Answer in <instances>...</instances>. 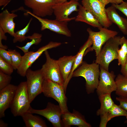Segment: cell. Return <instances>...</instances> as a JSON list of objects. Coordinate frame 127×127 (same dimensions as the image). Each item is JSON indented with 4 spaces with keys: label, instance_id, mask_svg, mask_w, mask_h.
Returning a JSON list of instances; mask_svg holds the SVG:
<instances>
[{
    "label": "cell",
    "instance_id": "60d3db41",
    "mask_svg": "<svg viewBox=\"0 0 127 127\" xmlns=\"http://www.w3.org/2000/svg\"><path fill=\"white\" fill-rule=\"evenodd\" d=\"M67 0H56V4L61 3L66 1Z\"/></svg>",
    "mask_w": 127,
    "mask_h": 127
},
{
    "label": "cell",
    "instance_id": "cb8c5ba5",
    "mask_svg": "<svg viewBox=\"0 0 127 127\" xmlns=\"http://www.w3.org/2000/svg\"><path fill=\"white\" fill-rule=\"evenodd\" d=\"M32 114L30 112L28 111L21 116L26 127H47L45 122L42 118Z\"/></svg>",
    "mask_w": 127,
    "mask_h": 127
},
{
    "label": "cell",
    "instance_id": "484cf974",
    "mask_svg": "<svg viewBox=\"0 0 127 127\" xmlns=\"http://www.w3.org/2000/svg\"><path fill=\"white\" fill-rule=\"evenodd\" d=\"M121 48L117 50L118 65L124 66L127 62V39L124 36L121 37Z\"/></svg>",
    "mask_w": 127,
    "mask_h": 127
},
{
    "label": "cell",
    "instance_id": "f1b7e54d",
    "mask_svg": "<svg viewBox=\"0 0 127 127\" xmlns=\"http://www.w3.org/2000/svg\"><path fill=\"white\" fill-rule=\"evenodd\" d=\"M8 51L11 56L12 65L14 70H17L21 63L22 56L16 50L9 49Z\"/></svg>",
    "mask_w": 127,
    "mask_h": 127
},
{
    "label": "cell",
    "instance_id": "6da1fadb",
    "mask_svg": "<svg viewBox=\"0 0 127 127\" xmlns=\"http://www.w3.org/2000/svg\"><path fill=\"white\" fill-rule=\"evenodd\" d=\"M99 67V65L95 62L88 64L83 61L79 67L73 72L72 77L81 76L84 78L86 81L87 93L89 94L93 93L98 85Z\"/></svg>",
    "mask_w": 127,
    "mask_h": 127
},
{
    "label": "cell",
    "instance_id": "44dd1931",
    "mask_svg": "<svg viewBox=\"0 0 127 127\" xmlns=\"http://www.w3.org/2000/svg\"><path fill=\"white\" fill-rule=\"evenodd\" d=\"M92 44V41L91 38L89 36L87 41L81 47L79 51L76 54V56L71 72L66 83L64 85V89L65 91L67 84L72 77L73 72L79 67L82 62L83 58V56H85V52L86 50L91 47Z\"/></svg>",
    "mask_w": 127,
    "mask_h": 127
},
{
    "label": "cell",
    "instance_id": "8992f818",
    "mask_svg": "<svg viewBox=\"0 0 127 127\" xmlns=\"http://www.w3.org/2000/svg\"><path fill=\"white\" fill-rule=\"evenodd\" d=\"M99 31L95 32L90 28L87 29L89 37L91 39L93 44L86 50L85 55L88 52L94 50L96 56L100 52L103 45L111 38L116 36L118 32L115 31L109 30L107 28L102 27L99 28Z\"/></svg>",
    "mask_w": 127,
    "mask_h": 127
},
{
    "label": "cell",
    "instance_id": "52a82bcc",
    "mask_svg": "<svg viewBox=\"0 0 127 127\" xmlns=\"http://www.w3.org/2000/svg\"><path fill=\"white\" fill-rule=\"evenodd\" d=\"M61 44L60 42L51 41L39 48L35 52L29 51L24 53L22 56L21 64L17 69L18 74L21 76H25L27 70L43 52L48 49L59 46Z\"/></svg>",
    "mask_w": 127,
    "mask_h": 127
},
{
    "label": "cell",
    "instance_id": "4fadbf2b",
    "mask_svg": "<svg viewBox=\"0 0 127 127\" xmlns=\"http://www.w3.org/2000/svg\"><path fill=\"white\" fill-rule=\"evenodd\" d=\"M79 4L78 1L75 0L56 4L53 8L55 19L59 21L67 22L75 20V17L71 18L69 16L73 12L78 11V7Z\"/></svg>",
    "mask_w": 127,
    "mask_h": 127
},
{
    "label": "cell",
    "instance_id": "30bf717a",
    "mask_svg": "<svg viewBox=\"0 0 127 127\" xmlns=\"http://www.w3.org/2000/svg\"><path fill=\"white\" fill-rule=\"evenodd\" d=\"M28 111L32 114H38L45 117L54 127H63L62 117L63 113L59 105L49 102L46 107L44 109H35L31 107Z\"/></svg>",
    "mask_w": 127,
    "mask_h": 127
},
{
    "label": "cell",
    "instance_id": "d590c367",
    "mask_svg": "<svg viewBox=\"0 0 127 127\" xmlns=\"http://www.w3.org/2000/svg\"><path fill=\"white\" fill-rule=\"evenodd\" d=\"M120 71L122 74L127 76V62L124 66H121Z\"/></svg>",
    "mask_w": 127,
    "mask_h": 127
},
{
    "label": "cell",
    "instance_id": "f35d334b",
    "mask_svg": "<svg viewBox=\"0 0 127 127\" xmlns=\"http://www.w3.org/2000/svg\"><path fill=\"white\" fill-rule=\"evenodd\" d=\"M8 126V124L4 122L2 119H0V127H7Z\"/></svg>",
    "mask_w": 127,
    "mask_h": 127
},
{
    "label": "cell",
    "instance_id": "b9f144b4",
    "mask_svg": "<svg viewBox=\"0 0 127 127\" xmlns=\"http://www.w3.org/2000/svg\"><path fill=\"white\" fill-rule=\"evenodd\" d=\"M124 123L127 124V119L125 121Z\"/></svg>",
    "mask_w": 127,
    "mask_h": 127
},
{
    "label": "cell",
    "instance_id": "ba28073f",
    "mask_svg": "<svg viewBox=\"0 0 127 127\" xmlns=\"http://www.w3.org/2000/svg\"><path fill=\"white\" fill-rule=\"evenodd\" d=\"M46 58L45 63L40 69L45 79H48L63 85L64 82L61 75L57 60L50 56L47 50L44 52Z\"/></svg>",
    "mask_w": 127,
    "mask_h": 127
},
{
    "label": "cell",
    "instance_id": "ffe728a7",
    "mask_svg": "<svg viewBox=\"0 0 127 127\" xmlns=\"http://www.w3.org/2000/svg\"><path fill=\"white\" fill-rule=\"evenodd\" d=\"M78 13L75 20L76 22L85 23L94 27L99 28L103 27L98 20L82 5L79 4Z\"/></svg>",
    "mask_w": 127,
    "mask_h": 127
},
{
    "label": "cell",
    "instance_id": "d6a6232c",
    "mask_svg": "<svg viewBox=\"0 0 127 127\" xmlns=\"http://www.w3.org/2000/svg\"><path fill=\"white\" fill-rule=\"evenodd\" d=\"M116 8L123 13L127 18V2L123 1L119 4H112Z\"/></svg>",
    "mask_w": 127,
    "mask_h": 127
},
{
    "label": "cell",
    "instance_id": "83f0119b",
    "mask_svg": "<svg viewBox=\"0 0 127 127\" xmlns=\"http://www.w3.org/2000/svg\"><path fill=\"white\" fill-rule=\"evenodd\" d=\"M32 18L30 20L28 24L23 29L17 31L15 32L13 36V40L14 43L17 42H22L27 39V36L25 35L29 31V27L32 20Z\"/></svg>",
    "mask_w": 127,
    "mask_h": 127
},
{
    "label": "cell",
    "instance_id": "e0dca14e",
    "mask_svg": "<svg viewBox=\"0 0 127 127\" xmlns=\"http://www.w3.org/2000/svg\"><path fill=\"white\" fill-rule=\"evenodd\" d=\"M17 16L16 14L10 13L7 9L0 13V27L5 33H8L13 37L15 32V23L14 19Z\"/></svg>",
    "mask_w": 127,
    "mask_h": 127
},
{
    "label": "cell",
    "instance_id": "5b68a950",
    "mask_svg": "<svg viewBox=\"0 0 127 127\" xmlns=\"http://www.w3.org/2000/svg\"><path fill=\"white\" fill-rule=\"evenodd\" d=\"M27 90L31 103L36 96L43 92L45 80L40 69L33 71L29 68L25 75Z\"/></svg>",
    "mask_w": 127,
    "mask_h": 127
},
{
    "label": "cell",
    "instance_id": "e575fe53",
    "mask_svg": "<svg viewBox=\"0 0 127 127\" xmlns=\"http://www.w3.org/2000/svg\"><path fill=\"white\" fill-rule=\"evenodd\" d=\"M6 33L0 27V48H1L5 49L8 48V47L6 45H3L2 42V40H6L7 39V36L5 35Z\"/></svg>",
    "mask_w": 127,
    "mask_h": 127
},
{
    "label": "cell",
    "instance_id": "7a4b0ae2",
    "mask_svg": "<svg viewBox=\"0 0 127 127\" xmlns=\"http://www.w3.org/2000/svg\"><path fill=\"white\" fill-rule=\"evenodd\" d=\"M121 38L116 36L109 39L96 56L95 62L106 70L108 71L109 65L111 62L118 59L117 50L119 48Z\"/></svg>",
    "mask_w": 127,
    "mask_h": 127
},
{
    "label": "cell",
    "instance_id": "ab89813d",
    "mask_svg": "<svg viewBox=\"0 0 127 127\" xmlns=\"http://www.w3.org/2000/svg\"><path fill=\"white\" fill-rule=\"evenodd\" d=\"M105 7L108 4L107 0H98Z\"/></svg>",
    "mask_w": 127,
    "mask_h": 127
},
{
    "label": "cell",
    "instance_id": "5bb4252c",
    "mask_svg": "<svg viewBox=\"0 0 127 127\" xmlns=\"http://www.w3.org/2000/svg\"><path fill=\"white\" fill-rule=\"evenodd\" d=\"M100 72L99 80L96 89L98 96L106 93H111L115 91L116 86L115 79V77L114 72H109L99 66Z\"/></svg>",
    "mask_w": 127,
    "mask_h": 127
},
{
    "label": "cell",
    "instance_id": "7402d4cb",
    "mask_svg": "<svg viewBox=\"0 0 127 127\" xmlns=\"http://www.w3.org/2000/svg\"><path fill=\"white\" fill-rule=\"evenodd\" d=\"M120 116H125L127 119V112L119 105L114 104L107 113L101 117L100 127H106L107 122L112 118Z\"/></svg>",
    "mask_w": 127,
    "mask_h": 127
},
{
    "label": "cell",
    "instance_id": "f546056e",
    "mask_svg": "<svg viewBox=\"0 0 127 127\" xmlns=\"http://www.w3.org/2000/svg\"><path fill=\"white\" fill-rule=\"evenodd\" d=\"M14 69L12 65L8 63L0 57V70L5 73L10 75Z\"/></svg>",
    "mask_w": 127,
    "mask_h": 127
},
{
    "label": "cell",
    "instance_id": "4dcf8cb0",
    "mask_svg": "<svg viewBox=\"0 0 127 127\" xmlns=\"http://www.w3.org/2000/svg\"><path fill=\"white\" fill-rule=\"evenodd\" d=\"M12 79L10 75L0 70V91L10 84Z\"/></svg>",
    "mask_w": 127,
    "mask_h": 127
},
{
    "label": "cell",
    "instance_id": "7c38bea8",
    "mask_svg": "<svg viewBox=\"0 0 127 127\" xmlns=\"http://www.w3.org/2000/svg\"><path fill=\"white\" fill-rule=\"evenodd\" d=\"M25 5L31 9L32 13L38 16L44 17L52 15L56 0H24Z\"/></svg>",
    "mask_w": 127,
    "mask_h": 127
},
{
    "label": "cell",
    "instance_id": "d4e9b609",
    "mask_svg": "<svg viewBox=\"0 0 127 127\" xmlns=\"http://www.w3.org/2000/svg\"><path fill=\"white\" fill-rule=\"evenodd\" d=\"M115 81L116 94L119 96L127 97V76L119 74L115 78Z\"/></svg>",
    "mask_w": 127,
    "mask_h": 127
},
{
    "label": "cell",
    "instance_id": "9a60e30c",
    "mask_svg": "<svg viewBox=\"0 0 127 127\" xmlns=\"http://www.w3.org/2000/svg\"><path fill=\"white\" fill-rule=\"evenodd\" d=\"M17 86L10 84L0 91V118L5 116V112L10 107L14 97Z\"/></svg>",
    "mask_w": 127,
    "mask_h": 127
},
{
    "label": "cell",
    "instance_id": "4316f807",
    "mask_svg": "<svg viewBox=\"0 0 127 127\" xmlns=\"http://www.w3.org/2000/svg\"><path fill=\"white\" fill-rule=\"evenodd\" d=\"M42 36V35L41 34L36 32L34 33L31 36H27V39L31 40L30 41L27 42L23 46H17L16 47L22 51L24 53H27L29 52V49L32 45H38L41 42Z\"/></svg>",
    "mask_w": 127,
    "mask_h": 127
},
{
    "label": "cell",
    "instance_id": "74e56055",
    "mask_svg": "<svg viewBox=\"0 0 127 127\" xmlns=\"http://www.w3.org/2000/svg\"><path fill=\"white\" fill-rule=\"evenodd\" d=\"M10 1V0H0V6H5Z\"/></svg>",
    "mask_w": 127,
    "mask_h": 127
},
{
    "label": "cell",
    "instance_id": "8d00e7d4",
    "mask_svg": "<svg viewBox=\"0 0 127 127\" xmlns=\"http://www.w3.org/2000/svg\"><path fill=\"white\" fill-rule=\"evenodd\" d=\"M107 0L108 3H110L115 4H119L124 1L123 0Z\"/></svg>",
    "mask_w": 127,
    "mask_h": 127
},
{
    "label": "cell",
    "instance_id": "1f68e13d",
    "mask_svg": "<svg viewBox=\"0 0 127 127\" xmlns=\"http://www.w3.org/2000/svg\"><path fill=\"white\" fill-rule=\"evenodd\" d=\"M0 57L5 61L12 65L11 57L8 51L0 48Z\"/></svg>",
    "mask_w": 127,
    "mask_h": 127
},
{
    "label": "cell",
    "instance_id": "277c9868",
    "mask_svg": "<svg viewBox=\"0 0 127 127\" xmlns=\"http://www.w3.org/2000/svg\"><path fill=\"white\" fill-rule=\"evenodd\" d=\"M42 92L45 96L53 98L58 102L63 114L69 111L67 106V98L63 85L45 79Z\"/></svg>",
    "mask_w": 127,
    "mask_h": 127
},
{
    "label": "cell",
    "instance_id": "3957f363",
    "mask_svg": "<svg viewBox=\"0 0 127 127\" xmlns=\"http://www.w3.org/2000/svg\"><path fill=\"white\" fill-rule=\"evenodd\" d=\"M26 81L21 82L17 86L15 94L10 108L15 117L21 116L31 107Z\"/></svg>",
    "mask_w": 127,
    "mask_h": 127
},
{
    "label": "cell",
    "instance_id": "2e32d148",
    "mask_svg": "<svg viewBox=\"0 0 127 127\" xmlns=\"http://www.w3.org/2000/svg\"><path fill=\"white\" fill-rule=\"evenodd\" d=\"M62 122V127H69L72 125L79 127H91L90 124L86 121L83 115L74 110L72 113L69 111L63 114Z\"/></svg>",
    "mask_w": 127,
    "mask_h": 127
},
{
    "label": "cell",
    "instance_id": "603a6c76",
    "mask_svg": "<svg viewBox=\"0 0 127 127\" xmlns=\"http://www.w3.org/2000/svg\"><path fill=\"white\" fill-rule=\"evenodd\" d=\"M111 93H106L99 96L101 106L100 108L97 111L96 114L103 116L110 110L114 104L111 96Z\"/></svg>",
    "mask_w": 127,
    "mask_h": 127
},
{
    "label": "cell",
    "instance_id": "d6986e66",
    "mask_svg": "<svg viewBox=\"0 0 127 127\" xmlns=\"http://www.w3.org/2000/svg\"><path fill=\"white\" fill-rule=\"evenodd\" d=\"M76 56V55L74 56H64L57 60L64 82V85L66 83L71 72Z\"/></svg>",
    "mask_w": 127,
    "mask_h": 127
},
{
    "label": "cell",
    "instance_id": "9c48e42d",
    "mask_svg": "<svg viewBox=\"0 0 127 127\" xmlns=\"http://www.w3.org/2000/svg\"><path fill=\"white\" fill-rule=\"evenodd\" d=\"M81 3L82 6L94 16L103 27L107 28L112 25L105 7L98 0H82Z\"/></svg>",
    "mask_w": 127,
    "mask_h": 127
},
{
    "label": "cell",
    "instance_id": "8fae6325",
    "mask_svg": "<svg viewBox=\"0 0 127 127\" xmlns=\"http://www.w3.org/2000/svg\"><path fill=\"white\" fill-rule=\"evenodd\" d=\"M27 13L37 19L40 23V30L41 31L48 29L56 33L70 37L71 33L68 26V22L59 21L56 19L50 20L38 16L32 12L27 11Z\"/></svg>",
    "mask_w": 127,
    "mask_h": 127
},
{
    "label": "cell",
    "instance_id": "ac0fdd59",
    "mask_svg": "<svg viewBox=\"0 0 127 127\" xmlns=\"http://www.w3.org/2000/svg\"><path fill=\"white\" fill-rule=\"evenodd\" d=\"M112 5L106 8L107 17L112 23L116 24L124 35L127 36V19L120 16Z\"/></svg>",
    "mask_w": 127,
    "mask_h": 127
},
{
    "label": "cell",
    "instance_id": "836d02e7",
    "mask_svg": "<svg viewBox=\"0 0 127 127\" xmlns=\"http://www.w3.org/2000/svg\"><path fill=\"white\" fill-rule=\"evenodd\" d=\"M116 99L119 103V106L127 112V97L119 96Z\"/></svg>",
    "mask_w": 127,
    "mask_h": 127
},
{
    "label": "cell",
    "instance_id": "7bdbcfd3",
    "mask_svg": "<svg viewBox=\"0 0 127 127\" xmlns=\"http://www.w3.org/2000/svg\"><path fill=\"white\" fill-rule=\"evenodd\" d=\"M75 0L77 1H78L79 0Z\"/></svg>",
    "mask_w": 127,
    "mask_h": 127
}]
</instances>
